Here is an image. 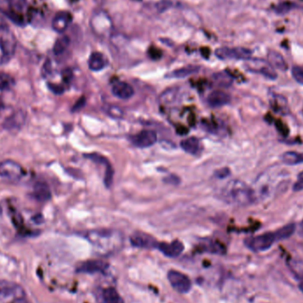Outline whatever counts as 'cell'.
<instances>
[{
    "instance_id": "obj_36",
    "label": "cell",
    "mask_w": 303,
    "mask_h": 303,
    "mask_svg": "<svg viewBox=\"0 0 303 303\" xmlns=\"http://www.w3.org/2000/svg\"><path fill=\"white\" fill-rule=\"evenodd\" d=\"M12 218H13V223L16 225V227L22 228L23 223L22 215H20L18 212L13 213Z\"/></svg>"
},
{
    "instance_id": "obj_28",
    "label": "cell",
    "mask_w": 303,
    "mask_h": 303,
    "mask_svg": "<svg viewBox=\"0 0 303 303\" xmlns=\"http://www.w3.org/2000/svg\"><path fill=\"white\" fill-rule=\"evenodd\" d=\"M16 84L13 76L8 74H0V91H11Z\"/></svg>"
},
{
    "instance_id": "obj_44",
    "label": "cell",
    "mask_w": 303,
    "mask_h": 303,
    "mask_svg": "<svg viewBox=\"0 0 303 303\" xmlns=\"http://www.w3.org/2000/svg\"><path fill=\"white\" fill-rule=\"evenodd\" d=\"M299 290L301 291V292H303V281L300 282V284H299Z\"/></svg>"
},
{
    "instance_id": "obj_4",
    "label": "cell",
    "mask_w": 303,
    "mask_h": 303,
    "mask_svg": "<svg viewBox=\"0 0 303 303\" xmlns=\"http://www.w3.org/2000/svg\"><path fill=\"white\" fill-rule=\"evenodd\" d=\"M24 296H26V293L19 284L10 281L0 280V303H11L14 299Z\"/></svg>"
},
{
    "instance_id": "obj_14",
    "label": "cell",
    "mask_w": 303,
    "mask_h": 303,
    "mask_svg": "<svg viewBox=\"0 0 303 303\" xmlns=\"http://www.w3.org/2000/svg\"><path fill=\"white\" fill-rule=\"evenodd\" d=\"M108 268V264L100 260H91L82 262L76 269V271L84 274H95L104 272Z\"/></svg>"
},
{
    "instance_id": "obj_37",
    "label": "cell",
    "mask_w": 303,
    "mask_h": 303,
    "mask_svg": "<svg viewBox=\"0 0 303 303\" xmlns=\"http://www.w3.org/2000/svg\"><path fill=\"white\" fill-rule=\"evenodd\" d=\"M85 98L84 97H82V98H80L77 101H76V104L74 105V106L72 107V112H77V111H79V110L82 109L83 107H84V105H85Z\"/></svg>"
},
{
    "instance_id": "obj_21",
    "label": "cell",
    "mask_w": 303,
    "mask_h": 303,
    "mask_svg": "<svg viewBox=\"0 0 303 303\" xmlns=\"http://www.w3.org/2000/svg\"><path fill=\"white\" fill-rule=\"evenodd\" d=\"M200 67L199 66H186L184 68H178L174 71L167 75L168 78H185L187 76H192L194 74L199 72Z\"/></svg>"
},
{
    "instance_id": "obj_38",
    "label": "cell",
    "mask_w": 303,
    "mask_h": 303,
    "mask_svg": "<svg viewBox=\"0 0 303 303\" xmlns=\"http://www.w3.org/2000/svg\"><path fill=\"white\" fill-rule=\"evenodd\" d=\"M48 87L50 90L53 91V93L55 94H61L64 92V89L61 85H58V84H48Z\"/></svg>"
},
{
    "instance_id": "obj_7",
    "label": "cell",
    "mask_w": 303,
    "mask_h": 303,
    "mask_svg": "<svg viewBox=\"0 0 303 303\" xmlns=\"http://www.w3.org/2000/svg\"><path fill=\"white\" fill-rule=\"evenodd\" d=\"M168 280L177 292L187 293L192 289V281L186 274L171 269L168 272Z\"/></svg>"
},
{
    "instance_id": "obj_20",
    "label": "cell",
    "mask_w": 303,
    "mask_h": 303,
    "mask_svg": "<svg viewBox=\"0 0 303 303\" xmlns=\"http://www.w3.org/2000/svg\"><path fill=\"white\" fill-rule=\"evenodd\" d=\"M180 146L184 151L188 153L190 155H196L201 149V142L200 139L195 136H191L181 141Z\"/></svg>"
},
{
    "instance_id": "obj_1",
    "label": "cell",
    "mask_w": 303,
    "mask_h": 303,
    "mask_svg": "<svg viewBox=\"0 0 303 303\" xmlns=\"http://www.w3.org/2000/svg\"><path fill=\"white\" fill-rule=\"evenodd\" d=\"M287 175L283 174V172H278L276 168L269 169L263 172L257 178L254 190L255 201L258 200H267L271 195L277 193V191L283 190V187L287 184Z\"/></svg>"
},
{
    "instance_id": "obj_22",
    "label": "cell",
    "mask_w": 303,
    "mask_h": 303,
    "mask_svg": "<svg viewBox=\"0 0 303 303\" xmlns=\"http://www.w3.org/2000/svg\"><path fill=\"white\" fill-rule=\"evenodd\" d=\"M270 105L272 106L273 110L278 114H288L287 100L284 97L281 95H273L272 99L270 100Z\"/></svg>"
},
{
    "instance_id": "obj_40",
    "label": "cell",
    "mask_w": 303,
    "mask_h": 303,
    "mask_svg": "<svg viewBox=\"0 0 303 303\" xmlns=\"http://www.w3.org/2000/svg\"><path fill=\"white\" fill-rule=\"evenodd\" d=\"M62 77L65 80V82H69L70 79L72 78V72L70 69H65L62 72Z\"/></svg>"
},
{
    "instance_id": "obj_18",
    "label": "cell",
    "mask_w": 303,
    "mask_h": 303,
    "mask_svg": "<svg viewBox=\"0 0 303 303\" xmlns=\"http://www.w3.org/2000/svg\"><path fill=\"white\" fill-rule=\"evenodd\" d=\"M33 197L39 202H46L51 200L52 193L48 185L45 182H38L33 187Z\"/></svg>"
},
{
    "instance_id": "obj_34",
    "label": "cell",
    "mask_w": 303,
    "mask_h": 303,
    "mask_svg": "<svg viewBox=\"0 0 303 303\" xmlns=\"http://www.w3.org/2000/svg\"><path fill=\"white\" fill-rule=\"evenodd\" d=\"M292 76L293 79L300 85H303V68L299 66H294L292 68Z\"/></svg>"
},
{
    "instance_id": "obj_41",
    "label": "cell",
    "mask_w": 303,
    "mask_h": 303,
    "mask_svg": "<svg viewBox=\"0 0 303 303\" xmlns=\"http://www.w3.org/2000/svg\"><path fill=\"white\" fill-rule=\"evenodd\" d=\"M11 303H31L29 299H27L26 296L24 297H20L17 299H14Z\"/></svg>"
},
{
    "instance_id": "obj_23",
    "label": "cell",
    "mask_w": 303,
    "mask_h": 303,
    "mask_svg": "<svg viewBox=\"0 0 303 303\" xmlns=\"http://www.w3.org/2000/svg\"><path fill=\"white\" fill-rule=\"evenodd\" d=\"M268 59H269V63L271 67H274L282 71L283 70L285 71L287 69V64L280 53L270 50L268 53Z\"/></svg>"
},
{
    "instance_id": "obj_42",
    "label": "cell",
    "mask_w": 303,
    "mask_h": 303,
    "mask_svg": "<svg viewBox=\"0 0 303 303\" xmlns=\"http://www.w3.org/2000/svg\"><path fill=\"white\" fill-rule=\"evenodd\" d=\"M32 220L37 224H41L43 222V216L41 215H38V216H35Z\"/></svg>"
},
{
    "instance_id": "obj_25",
    "label": "cell",
    "mask_w": 303,
    "mask_h": 303,
    "mask_svg": "<svg viewBox=\"0 0 303 303\" xmlns=\"http://www.w3.org/2000/svg\"><path fill=\"white\" fill-rule=\"evenodd\" d=\"M102 299L104 303H124L120 293L114 287H107L103 291Z\"/></svg>"
},
{
    "instance_id": "obj_45",
    "label": "cell",
    "mask_w": 303,
    "mask_h": 303,
    "mask_svg": "<svg viewBox=\"0 0 303 303\" xmlns=\"http://www.w3.org/2000/svg\"><path fill=\"white\" fill-rule=\"evenodd\" d=\"M2 212H3V209H2V208H1V206H0V215L2 214Z\"/></svg>"
},
{
    "instance_id": "obj_30",
    "label": "cell",
    "mask_w": 303,
    "mask_h": 303,
    "mask_svg": "<svg viewBox=\"0 0 303 303\" xmlns=\"http://www.w3.org/2000/svg\"><path fill=\"white\" fill-rule=\"evenodd\" d=\"M103 110L110 117L114 118V119H121L123 117V111L119 106L106 105L103 107Z\"/></svg>"
},
{
    "instance_id": "obj_15",
    "label": "cell",
    "mask_w": 303,
    "mask_h": 303,
    "mask_svg": "<svg viewBox=\"0 0 303 303\" xmlns=\"http://www.w3.org/2000/svg\"><path fill=\"white\" fill-rule=\"evenodd\" d=\"M248 69L252 72L260 74L268 79L275 80L277 77V74L274 71L272 67L269 62L266 61H254L253 64L248 66Z\"/></svg>"
},
{
    "instance_id": "obj_33",
    "label": "cell",
    "mask_w": 303,
    "mask_h": 303,
    "mask_svg": "<svg viewBox=\"0 0 303 303\" xmlns=\"http://www.w3.org/2000/svg\"><path fill=\"white\" fill-rule=\"evenodd\" d=\"M216 82L219 86L228 87L232 84V78L227 73H218L215 76Z\"/></svg>"
},
{
    "instance_id": "obj_46",
    "label": "cell",
    "mask_w": 303,
    "mask_h": 303,
    "mask_svg": "<svg viewBox=\"0 0 303 303\" xmlns=\"http://www.w3.org/2000/svg\"><path fill=\"white\" fill-rule=\"evenodd\" d=\"M301 229H302V230H303V222H302V224H301Z\"/></svg>"
},
{
    "instance_id": "obj_3",
    "label": "cell",
    "mask_w": 303,
    "mask_h": 303,
    "mask_svg": "<svg viewBox=\"0 0 303 303\" xmlns=\"http://www.w3.org/2000/svg\"><path fill=\"white\" fill-rule=\"evenodd\" d=\"M277 241L275 232H266L261 235L247 238L244 243L245 246L253 252H263L269 249Z\"/></svg>"
},
{
    "instance_id": "obj_32",
    "label": "cell",
    "mask_w": 303,
    "mask_h": 303,
    "mask_svg": "<svg viewBox=\"0 0 303 303\" xmlns=\"http://www.w3.org/2000/svg\"><path fill=\"white\" fill-rule=\"evenodd\" d=\"M9 6H10V11L21 16L23 10L26 8V0H9Z\"/></svg>"
},
{
    "instance_id": "obj_13",
    "label": "cell",
    "mask_w": 303,
    "mask_h": 303,
    "mask_svg": "<svg viewBox=\"0 0 303 303\" xmlns=\"http://www.w3.org/2000/svg\"><path fill=\"white\" fill-rule=\"evenodd\" d=\"M157 249L167 257L176 258L182 254L185 250V246L181 241L174 240L171 243H159Z\"/></svg>"
},
{
    "instance_id": "obj_16",
    "label": "cell",
    "mask_w": 303,
    "mask_h": 303,
    "mask_svg": "<svg viewBox=\"0 0 303 303\" xmlns=\"http://www.w3.org/2000/svg\"><path fill=\"white\" fill-rule=\"evenodd\" d=\"M134 89L126 82H117L112 87V93L121 99H129L134 95Z\"/></svg>"
},
{
    "instance_id": "obj_10",
    "label": "cell",
    "mask_w": 303,
    "mask_h": 303,
    "mask_svg": "<svg viewBox=\"0 0 303 303\" xmlns=\"http://www.w3.org/2000/svg\"><path fill=\"white\" fill-rule=\"evenodd\" d=\"M26 119V112L22 109L17 110L5 120L3 127L6 130L11 132L19 131L25 124Z\"/></svg>"
},
{
    "instance_id": "obj_11",
    "label": "cell",
    "mask_w": 303,
    "mask_h": 303,
    "mask_svg": "<svg viewBox=\"0 0 303 303\" xmlns=\"http://www.w3.org/2000/svg\"><path fill=\"white\" fill-rule=\"evenodd\" d=\"M129 239L133 246L138 248H144V249L157 248L159 244L157 242L156 238L141 231H136L135 233H133Z\"/></svg>"
},
{
    "instance_id": "obj_31",
    "label": "cell",
    "mask_w": 303,
    "mask_h": 303,
    "mask_svg": "<svg viewBox=\"0 0 303 303\" xmlns=\"http://www.w3.org/2000/svg\"><path fill=\"white\" fill-rule=\"evenodd\" d=\"M204 246L207 252L212 254H223L225 253V247L224 245L217 241H209V243L206 244Z\"/></svg>"
},
{
    "instance_id": "obj_9",
    "label": "cell",
    "mask_w": 303,
    "mask_h": 303,
    "mask_svg": "<svg viewBox=\"0 0 303 303\" xmlns=\"http://www.w3.org/2000/svg\"><path fill=\"white\" fill-rule=\"evenodd\" d=\"M131 144L138 148H147L157 142V133L150 129H144L134 136H130Z\"/></svg>"
},
{
    "instance_id": "obj_12",
    "label": "cell",
    "mask_w": 303,
    "mask_h": 303,
    "mask_svg": "<svg viewBox=\"0 0 303 303\" xmlns=\"http://www.w3.org/2000/svg\"><path fill=\"white\" fill-rule=\"evenodd\" d=\"M72 15L69 12H59L53 17V22H52L53 31L57 33H63L67 31L70 23H72Z\"/></svg>"
},
{
    "instance_id": "obj_2",
    "label": "cell",
    "mask_w": 303,
    "mask_h": 303,
    "mask_svg": "<svg viewBox=\"0 0 303 303\" xmlns=\"http://www.w3.org/2000/svg\"><path fill=\"white\" fill-rule=\"evenodd\" d=\"M223 201L233 206H247L255 201L254 190L240 180H232L220 193Z\"/></svg>"
},
{
    "instance_id": "obj_27",
    "label": "cell",
    "mask_w": 303,
    "mask_h": 303,
    "mask_svg": "<svg viewBox=\"0 0 303 303\" xmlns=\"http://www.w3.org/2000/svg\"><path fill=\"white\" fill-rule=\"evenodd\" d=\"M295 224H288L283 226V227L279 228L278 230L274 231V232H275L277 241H279V240H284V239L290 238L295 232Z\"/></svg>"
},
{
    "instance_id": "obj_24",
    "label": "cell",
    "mask_w": 303,
    "mask_h": 303,
    "mask_svg": "<svg viewBox=\"0 0 303 303\" xmlns=\"http://www.w3.org/2000/svg\"><path fill=\"white\" fill-rule=\"evenodd\" d=\"M281 161L286 165H297L303 163V153L299 152H285L281 156Z\"/></svg>"
},
{
    "instance_id": "obj_29",
    "label": "cell",
    "mask_w": 303,
    "mask_h": 303,
    "mask_svg": "<svg viewBox=\"0 0 303 303\" xmlns=\"http://www.w3.org/2000/svg\"><path fill=\"white\" fill-rule=\"evenodd\" d=\"M178 90L177 89H171L168 91H164L162 96H161V102L164 105H169L172 104L176 101V99L178 98Z\"/></svg>"
},
{
    "instance_id": "obj_5",
    "label": "cell",
    "mask_w": 303,
    "mask_h": 303,
    "mask_svg": "<svg viewBox=\"0 0 303 303\" xmlns=\"http://www.w3.org/2000/svg\"><path fill=\"white\" fill-rule=\"evenodd\" d=\"M253 52L244 47H220L216 51V57L221 60H250Z\"/></svg>"
},
{
    "instance_id": "obj_26",
    "label": "cell",
    "mask_w": 303,
    "mask_h": 303,
    "mask_svg": "<svg viewBox=\"0 0 303 303\" xmlns=\"http://www.w3.org/2000/svg\"><path fill=\"white\" fill-rule=\"evenodd\" d=\"M70 45V39L68 36H61L58 38L56 42L54 43L53 46V52L55 55H61L68 49V46Z\"/></svg>"
},
{
    "instance_id": "obj_8",
    "label": "cell",
    "mask_w": 303,
    "mask_h": 303,
    "mask_svg": "<svg viewBox=\"0 0 303 303\" xmlns=\"http://www.w3.org/2000/svg\"><path fill=\"white\" fill-rule=\"evenodd\" d=\"M16 42L11 35H5L0 38V66L7 64L15 55Z\"/></svg>"
},
{
    "instance_id": "obj_35",
    "label": "cell",
    "mask_w": 303,
    "mask_h": 303,
    "mask_svg": "<svg viewBox=\"0 0 303 303\" xmlns=\"http://www.w3.org/2000/svg\"><path fill=\"white\" fill-rule=\"evenodd\" d=\"M292 190L294 192H299V191L303 190V171L298 176L297 181H296L295 184L292 186Z\"/></svg>"
},
{
    "instance_id": "obj_43",
    "label": "cell",
    "mask_w": 303,
    "mask_h": 303,
    "mask_svg": "<svg viewBox=\"0 0 303 303\" xmlns=\"http://www.w3.org/2000/svg\"><path fill=\"white\" fill-rule=\"evenodd\" d=\"M4 108V105H3V102H2V100L0 99V112L3 110Z\"/></svg>"
},
{
    "instance_id": "obj_6",
    "label": "cell",
    "mask_w": 303,
    "mask_h": 303,
    "mask_svg": "<svg viewBox=\"0 0 303 303\" xmlns=\"http://www.w3.org/2000/svg\"><path fill=\"white\" fill-rule=\"evenodd\" d=\"M25 174V171L19 163L11 160L0 163V178L16 181L23 178Z\"/></svg>"
},
{
    "instance_id": "obj_39",
    "label": "cell",
    "mask_w": 303,
    "mask_h": 303,
    "mask_svg": "<svg viewBox=\"0 0 303 303\" xmlns=\"http://www.w3.org/2000/svg\"><path fill=\"white\" fill-rule=\"evenodd\" d=\"M215 175H216L217 178L222 179V178H227L228 176L230 175V171H229V169H227V168H224V169H222L220 171H216Z\"/></svg>"
},
{
    "instance_id": "obj_19",
    "label": "cell",
    "mask_w": 303,
    "mask_h": 303,
    "mask_svg": "<svg viewBox=\"0 0 303 303\" xmlns=\"http://www.w3.org/2000/svg\"><path fill=\"white\" fill-rule=\"evenodd\" d=\"M88 66L91 71L98 72L107 66V60L103 53L94 52L91 54L88 61Z\"/></svg>"
},
{
    "instance_id": "obj_17",
    "label": "cell",
    "mask_w": 303,
    "mask_h": 303,
    "mask_svg": "<svg viewBox=\"0 0 303 303\" xmlns=\"http://www.w3.org/2000/svg\"><path fill=\"white\" fill-rule=\"evenodd\" d=\"M231 101L230 95L222 91H212L208 97V103L211 107L225 106Z\"/></svg>"
}]
</instances>
